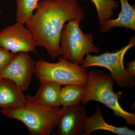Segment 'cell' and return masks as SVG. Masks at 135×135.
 <instances>
[{"instance_id": "cell-1", "label": "cell", "mask_w": 135, "mask_h": 135, "mask_svg": "<svg viewBox=\"0 0 135 135\" xmlns=\"http://www.w3.org/2000/svg\"><path fill=\"white\" fill-rule=\"evenodd\" d=\"M25 24L38 46L43 47L53 60L61 56L60 36L65 25L73 19H84L83 8L77 0H42Z\"/></svg>"}, {"instance_id": "cell-2", "label": "cell", "mask_w": 135, "mask_h": 135, "mask_svg": "<svg viewBox=\"0 0 135 135\" xmlns=\"http://www.w3.org/2000/svg\"><path fill=\"white\" fill-rule=\"evenodd\" d=\"M26 103L23 107L14 109H1L3 116L21 122L32 135H49L57 127L64 107L53 109L41 104L34 96H26Z\"/></svg>"}, {"instance_id": "cell-3", "label": "cell", "mask_w": 135, "mask_h": 135, "mask_svg": "<svg viewBox=\"0 0 135 135\" xmlns=\"http://www.w3.org/2000/svg\"><path fill=\"white\" fill-rule=\"evenodd\" d=\"M114 83L110 75L101 70L90 71L81 102L84 105L91 101L99 102L110 109L114 116L122 118L128 125L134 126L135 114L127 112L120 104L122 93L114 92Z\"/></svg>"}, {"instance_id": "cell-4", "label": "cell", "mask_w": 135, "mask_h": 135, "mask_svg": "<svg viewBox=\"0 0 135 135\" xmlns=\"http://www.w3.org/2000/svg\"><path fill=\"white\" fill-rule=\"evenodd\" d=\"M51 63L44 60L36 62L35 77L40 82L50 81L60 86L78 85L85 87L88 82L87 68L74 64L63 57Z\"/></svg>"}, {"instance_id": "cell-5", "label": "cell", "mask_w": 135, "mask_h": 135, "mask_svg": "<svg viewBox=\"0 0 135 135\" xmlns=\"http://www.w3.org/2000/svg\"><path fill=\"white\" fill-rule=\"evenodd\" d=\"M80 21L73 19L65 25L60 36L61 55L68 61L81 65L84 56L90 53H98L100 49L93 42V35L84 33Z\"/></svg>"}, {"instance_id": "cell-6", "label": "cell", "mask_w": 135, "mask_h": 135, "mask_svg": "<svg viewBox=\"0 0 135 135\" xmlns=\"http://www.w3.org/2000/svg\"><path fill=\"white\" fill-rule=\"evenodd\" d=\"M135 45L134 35L127 45L119 50L113 52L108 51L99 55H86L81 65L84 68L100 66L109 70L110 75L120 88L133 89L135 85L134 77L129 76L124 65V59L127 52Z\"/></svg>"}, {"instance_id": "cell-7", "label": "cell", "mask_w": 135, "mask_h": 135, "mask_svg": "<svg viewBox=\"0 0 135 135\" xmlns=\"http://www.w3.org/2000/svg\"><path fill=\"white\" fill-rule=\"evenodd\" d=\"M24 24L17 22L0 31V47L11 53L38 54V46L31 32Z\"/></svg>"}, {"instance_id": "cell-8", "label": "cell", "mask_w": 135, "mask_h": 135, "mask_svg": "<svg viewBox=\"0 0 135 135\" xmlns=\"http://www.w3.org/2000/svg\"><path fill=\"white\" fill-rule=\"evenodd\" d=\"M36 70V62L26 52L15 54L0 74V79L12 81L26 92L29 89Z\"/></svg>"}, {"instance_id": "cell-9", "label": "cell", "mask_w": 135, "mask_h": 135, "mask_svg": "<svg viewBox=\"0 0 135 135\" xmlns=\"http://www.w3.org/2000/svg\"><path fill=\"white\" fill-rule=\"evenodd\" d=\"M64 108L57 127V134L83 135L84 125L88 117L84 105L79 103Z\"/></svg>"}, {"instance_id": "cell-10", "label": "cell", "mask_w": 135, "mask_h": 135, "mask_svg": "<svg viewBox=\"0 0 135 135\" xmlns=\"http://www.w3.org/2000/svg\"><path fill=\"white\" fill-rule=\"evenodd\" d=\"M26 97L15 82L5 78L0 79V108L19 109L25 105Z\"/></svg>"}, {"instance_id": "cell-11", "label": "cell", "mask_w": 135, "mask_h": 135, "mask_svg": "<svg viewBox=\"0 0 135 135\" xmlns=\"http://www.w3.org/2000/svg\"><path fill=\"white\" fill-rule=\"evenodd\" d=\"M109 131L119 135H134L135 131L128 127H117L109 124L105 120L101 108L97 107L95 112L87 117L84 127V135H89L97 130Z\"/></svg>"}, {"instance_id": "cell-12", "label": "cell", "mask_w": 135, "mask_h": 135, "mask_svg": "<svg viewBox=\"0 0 135 135\" xmlns=\"http://www.w3.org/2000/svg\"><path fill=\"white\" fill-rule=\"evenodd\" d=\"M120 12L115 19H110L100 25L102 32H109L113 28L122 27L135 31V7L131 5L129 0H119Z\"/></svg>"}, {"instance_id": "cell-13", "label": "cell", "mask_w": 135, "mask_h": 135, "mask_svg": "<svg viewBox=\"0 0 135 135\" xmlns=\"http://www.w3.org/2000/svg\"><path fill=\"white\" fill-rule=\"evenodd\" d=\"M35 95V98L44 106L53 109L59 108L60 93L62 86L50 81H43Z\"/></svg>"}, {"instance_id": "cell-14", "label": "cell", "mask_w": 135, "mask_h": 135, "mask_svg": "<svg viewBox=\"0 0 135 135\" xmlns=\"http://www.w3.org/2000/svg\"><path fill=\"white\" fill-rule=\"evenodd\" d=\"M85 87L78 85H67L61 88L60 103L62 107H67L81 102Z\"/></svg>"}, {"instance_id": "cell-15", "label": "cell", "mask_w": 135, "mask_h": 135, "mask_svg": "<svg viewBox=\"0 0 135 135\" xmlns=\"http://www.w3.org/2000/svg\"><path fill=\"white\" fill-rule=\"evenodd\" d=\"M96 9L98 23L100 25L114 15V10L119 6L118 2L114 0H90Z\"/></svg>"}, {"instance_id": "cell-16", "label": "cell", "mask_w": 135, "mask_h": 135, "mask_svg": "<svg viewBox=\"0 0 135 135\" xmlns=\"http://www.w3.org/2000/svg\"><path fill=\"white\" fill-rule=\"evenodd\" d=\"M16 22L25 24L37 8L39 0H16Z\"/></svg>"}, {"instance_id": "cell-17", "label": "cell", "mask_w": 135, "mask_h": 135, "mask_svg": "<svg viewBox=\"0 0 135 135\" xmlns=\"http://www.w3.org/2000/svg\"><path fill=\"white\" fill-rule=\"evenodd\" d=\"M15 54L0 47V74L15 57Z\"/></svg>"}, {"instance_id": "cell-18", "label": "cell", "mask_w": 135, "mask_h": 135, "mask_svg": "<svg viewBox=\"0 0 135 135\" xmlns=\"http://www.w3.org/2000/svg\"><path fill=\"white\" fill-rule=\"evenodd\" d=\"M127 67L126 70L128 75L131 77H134L135 76V61L133 60L132 62L128 63L127 64Z\"/></svg>"}, {"instance_id": "cell-19", "label": "cell", "mask_w": 135, "mask_h": 135, "mask_svg": "<svg viewBox=\"0 0 135 135\" xmlns=\"http://www.w3.org/2000/svg\"><path fill=\"white\" fill-rule=\"evenodd\" d=\"M2 12L1 9V7H0V15H1Z\"/></svg>"}, {"instance_id": "cell-20", "label": "cell", "mask_w": 135, "mask_h": 135, "mask_svg": "<svg viewBox=\"0 0 135 135\" xmlns=\"http://www.w3.org/2000/svg\"><path fill=\"white\" fill-rule=\"evenodd\" d=\"M42 1V0H39V1ZM51 1H60V0H51ZM81 1H85L86 0H81Z\"/></svg>"}]
</instances>
